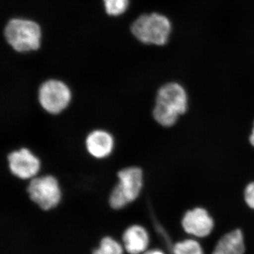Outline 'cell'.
Segmentation results:
<instances>
[{"label":"cell","instance_id":"10","mask_svg":"<svg viewBox=\"0 0 254 254\" xmlns=\"http://www.w3.org/2000/svg\"><path fill=\"white\" fill-rule=\"evenodd\" d=\"M86 147L89 154L94 158H106L113 151V137L104 130H95L87 136Z\"/></svg>","mask_w":254,"mask_h":254},{"label":"cell","instance_id":"8","mask_svg":"<svg viewBox=\"0 0 254 254\" xmlns=\"http://www.w3.org/2000/svg\"><path fill=\"white\" fill-rule=\"evenodd\" d=\"M7 160L11 173L21 180L34 178L41 169L39 159L28 148L11 152Z\"/></svg>","mask_w":254,"mask_h":254},{"label":"cell","instance_id":"6","mask_svg":"<svg viewBox=\"0 0 254 254\" xmlns=\"http://www.w3.org/2000/svg\"><path fill=\"white\" fill-rule=\"evenodd\" d=\"M71 100V90L59 80L45 81L38 91L40 105L47 113L53 115H58L66 109Z\"/></svg>","mask_w":254,"mask_h":254},{"label":"cell","instance_id":"3","mask_svg":"<svg viewBox=\"0 0 254 254\" xmlns=\"http://www.w3.org/2000/svg\"><path fill=\"white\" fill-rule=\"evenodd\" d=\"M119 182L112 190L109 204L112 208L120 210L136 200L143 188V171L138 167H129L118 174Z\"/></svg>","mask_w":254,"mask_h":254},{"label":"cell","instance_id":"7","mask_svg":"<svg viewBox=\"0 0 254 254\" xmlns=\"http://www.w3.org/2000/svg\"><path fill=\"white\" fill-rule=\"evenodd\" d=\"M181 225L183 231L189 236L203 239L213 233L215 225L208 210L196 206L185 212L182 218Z\"/></svg>","mask_w":254,"mask_h":254},{"label":"cell","instance_id":"2","mask_svg":"<svg viewBox=\"0 0 254 254\" xmlns=\"http://www.w3.org/2000/svg\"><path fill=\"white\" fill-rule=\"evenodd\" d=\"M171 30L170 20L158 13L141 15L131 26L132 34L138 41L145 44L156 46L166 44Z\"/></svg>","mask_w":254,"mask_h":254},{"label":"cell","instance_id":"14","mask_svg":"<svg viewBox=\"0 0 254 254\" xmlns=\"http://www.w3.org/2000/svg\"><path fill=\"white\" fill-rule=\"evenodd\" d=\"M105 11L110 16H119L123 14L128 8V0H103Z\"/></svg>","mask_w":254,"mask_h":254},{"label":"cell","instance_id":"9","mask_svg":"<svg viewBox=\"0 0 254 254\" xmlns=\"http://www.w3.org/2000/svg\"><path fill=\"white\" fill-rule=\"evenodd\" d=\"M123 243L128 254H144L150 245L149 233L142 225H132L124 232Z\"/></svg>","mask_w":254,"mask_h":254},{"label":"cell","instance_id":"5","mask_svg":"<svg viewBox=\"0 0 254 254\" xmlns=\"http://www.w3.org/2000/svg\"><path fill=\"white\" fill-rule=\"evenodd\" d=\"M27 192L32 201L46 211L56 208L62 199L59 183L52 175L32 179Z\"/></svg>","mask_w":254,"mask_h":254},{"label":"cell","instance_id":"16","mask_svg":"<svg viewBox=\"0 0 254 254\" xmlns=\"http://www.w3.org/2000/svg\"><path fill=\"white\" fill-rule=\"evenodd\" d=\"M248 141L251 146L254 148V120L252 128H251L250 135H249Z\"/></svg>","mask_w":254,"mask_h":254},{"label":"cell","instance_id":"11","mask_svg":"<svg viewBox=\"0 0 254 254\" xmlns=\"http://www.w3.org/2000/svg\"><path fill=\"white\" fill-rule=\"evenodd\" d=\"M246 242L243 232L236 228L222 235L211 254H245Z\"/></svg>","mask_w":254,"mask_h":254},{"label":"cell","instance_id":"13","mask_svg":"<svg viewBox=\"0 0 254 254\" xmlns=\"http://www.w3.org/2000/svg\"><path fill=\"white\" fill-rule=\"evenodd\" d=\"M123 245L112 237H103L100 240L99 246L95 249L92 254H124Z\"/></svg>","mask_w":254,"mask_h":254},{"label":"cell","instance_id":"15","mask_svg":"<svg viewBox=\"0 0 254 254\" xmlns=\"http://www.w3.org/2000/svg\"><path fill=\"white\" fill-rule=\"evenodd\" d=\"M244 200L251 210H254V181L247 184L244 189Z\"/></svg>","mask_w":254,"mask_h":254},{"label":"cell","instance_id":"17","mask_svg":"<svg viewBox=\"0 0 254 254\" xmlns=\"http://www.w3.org/2000/svg\"><path fill=\"white\" fill-rule=\"evenodd\" d=\"M166 254L164 251L159 250V249H153V250H150L146 251L144 254Z\"/></svg>","mask_w":254,"mask_h":254},{"label":"cell","instance_id":"4","mask_svg":"<svg viewBox=\"0 0 254 254\" xmlns=\"http://www.w3.org/2000/svg\"><path fill=\"white\" fill-rule=\"evenodd\" d=\"M4 36L13 49L20 53L34 51L41 46V28L38 23L30 20H10L4 28Z\"/></svg>","mask_w":254,"mask_h":254},{"label":"cell","instance_id":"1","mask_svg":"<svg viewBox=\"0 0 254 254\" xmlns=\"http://www.w3.org/2000/svg\"><path fill=\"white\" fill-rule=\"evenodd\" d=\"M189 108L190 99L186 88L177 82H169L157 92L153 119L160 126L171 128L188 112Z\"/></svg>","mask_w":254,"mask_h":254},{"label":"cell","instance_id":"12","mask_svg":"<svg viewBox=\"0 0 254 254\" xmlns=\"http://www.w3.org/2000/svg\"><path fill=\"white\" fill-rule=\"evenodd\" d=\"M173 254H205V252L198 239L190 237L174 244Z\"/></svg>","mask_w":254,"mask_h":254}]
</instances>
